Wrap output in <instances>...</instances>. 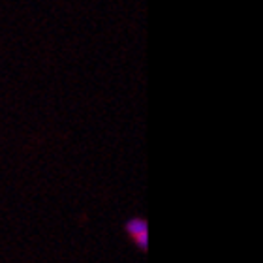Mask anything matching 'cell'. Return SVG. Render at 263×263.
Segmentation results:
<instances>
[{
	"instance_id": "6da1fadb",
	"label": "cell",
	"mask_w": 263,
	"mask_h": 263,
	"mask_svg": "<svg viewBox=\"0 0 263 263\" xmlns=\"http://www.w3.org/2000/svg\"><path fill=\"white\" fill-rule=\"evenodd\" d=\"M126 230H128V235L137 241V245L141 241V247H145V242H147V224L143 220H132Z\"/></svg>"
}]
</instances>
